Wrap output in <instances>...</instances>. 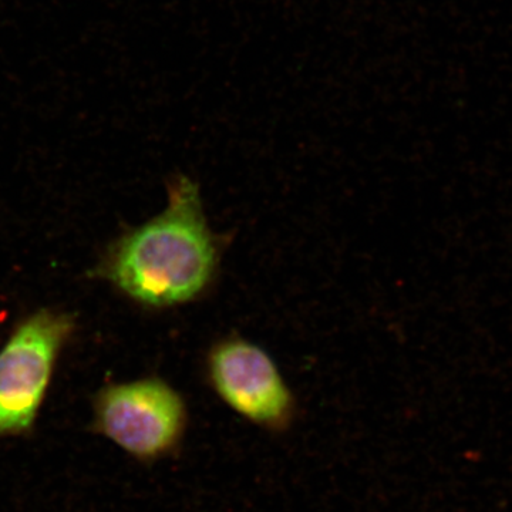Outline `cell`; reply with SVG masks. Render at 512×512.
I'll use <instances>...</instances> for the list:
<instances>
[{"mask_svg": "<svg viewBox=\"0 0 512 512\" xmlns=\"http://www.w3.org/2000/svg\"><path fill=\"white\" fill-rule=\"evenodd\" d=\"M222 251L224 239L212 231L200 185L178 174L167 183L164 211L124 232L96 274L144 308H174L210 291Z\"/></svg>", "mask_w": 512, "mask_h": 512, "instance_id": "cell-1", "label": "cell"}, {"mask_svg": "<svg viewBox=\"0 0 512 512\" xmlns=\"http://www.w3.org/2000/svg\"><path fill=\"white\" fill-rule=\"evenodd\" d=\"M93 410L94 433L146 466L178 456L190 424L183 394L161 377L104 386Z\"/></svg>", "mask_w": 512, "mask_h": 512, "instance_id": "cell-2", "label": "cell"}, {"mask_svg": "<svg viewBox=\"0 0 512 512\" xmlns=\"http://www.w3.org/2000/svg\"><path fill=\"white\" fill-rule=\"evenodd\" d=\"M207 379L225 406L271 434L295 423L298 404L274 359L247 339L215 343L207 357Z\"/></svg>", "mask_w": 512, "mask_h": 512, "instance_id": "cell-4", "label": "cell"}, {"mask_svg": "<svg viewBox=\"0 0 512 512\" xmlns=\"http://www.w3.org/2000/svg\"><path fill=\"white\" fill-rule=\"evenodd\" d=\"M74 332L72 315L33 313L0 349V437L33 430L60 352Z\"/></svg>", "mask_w": 512, "mask_h": 512, "instance_id": "cell-3", "label": "cell"}]
</instances>
